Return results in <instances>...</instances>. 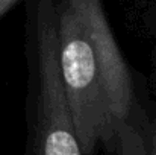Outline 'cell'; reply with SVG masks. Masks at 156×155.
Segmentation results:
<instances>
[{
    "label": "cell",
    "instance_id": "6da1fadb",
    "mask_svg": "<svg viewBox=\"0 0 156 155\" xmlns=\"http://www.w3.org/2000/svg\"><path fill=\"white\" fill-rule=\"evenodd\" d=\"M56 8L58 62L61 81L83 155L111 143L118 134L103 79L90 41L73 8L61 0Z\"/></svg>",
    "mask_w": 156,
    "mask_h": 155
},
{
    "label": "cell",
    "instance_id": "7a4b0ae2",
    "mask_svg": "<svg viewBox=\"0 0 156 155\" xmlns=\"http://www.w3.org/2000/svg\"><path fill=\"white\" fill-rule=\"evenodd\" d=\"M29 23L34 62L32 155H83L61 81L55 2L37 0Z\"/></svg>",
    "mask_w": 156,
    "mask_h": 155
},
{
    "label": "cell",
    "instance_id": "3957f363",
    "mask_svg": "<svg viewBox=\"0 0 156 155\" xmlns=\"http://www.w3.org/2000/svg\"><path fill=\"white\" fill-rule=\"evenodd\" d=\"M76 12L80 26L94 52L100 68L105 91L112 116L118 126L115 140L127 132L133 109V82L129 67L118 49L114 34L108 24L100 0H65Z\"/></svg>",
    "mask_w": 156,
    "mask_h": 155
},
{
    "label": "cell",
    "instance_id": "277c9868",
    "mask_svg": "<svg viewBox=\"0 0 156 155\" xmlns=\"http://www.w3.org/2000/svg\"><path fill=\"white\" fill-rule=\"evenodd\" d=\"M141 155H156V129L150 132L149 143L141 146Z\"/></svg>",
    "mask_w": 156,
    "mask_h": 155
},
{
    "label": "cell",
    "instance_id": "5b68a950",
    "mask_svg": "<svg viewBox=\"0 0 156 155\" xmlns=\"http://www.w3.org/2000/svg\"><path fill=\"white\" fill-rule=\"evenodd\" d=\"M20 0H0V17L3 14H6L15 3H18Z\"/></svg>",
    "mask_w": 156,
    "mask_h": 155
}]
</instances>
